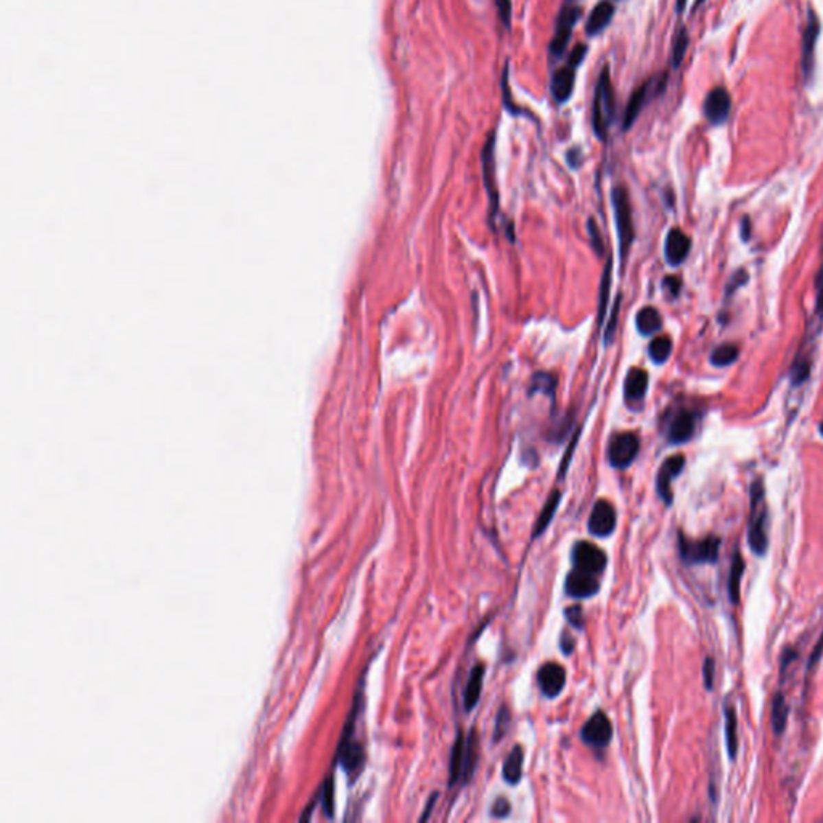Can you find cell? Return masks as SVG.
Instances as JSON below:
<instances>
[{"label": "cell", "mask_w": 823, "mask_h": 823, "mask_svg": "<svg viewBox=\"0 0 823 823\" xmlns=\"http://www.w3.org/2000/svg\"><path fill=\"white\" fill-rule=\"evenodd\" d=\"M751 507H750V524H747V544L756 555L767 552L769 534H767V505H765V491L763 479H756L751 484L750 491Z\"/></svg>", "instance_id": "cell-1"}, {"label": "cell", "mask_w": 823, "mask_h": 823, "mask_svg": "<svg viewBox=\"0 0 823 823\" xmlns=\"http://www.w3.org/2000/svg\"><path fill=\"white\" fill-rule=\"evenodd\" d=\"M611 203L614 209L616 229L619 237V251L623 262L629 255L630 244L634 242V225H632V208H630L629 194L624 187H616L611 192Z\"/></svg>", "instance_id": "cell-2"}, {"label": "cell", "mask_w": 823, "mask_h": 823, "mask_svg": "<svg viewBox=\"0 0 823 823\" xmlns=\"http://www.w3.org/2000/svg\"><path fill=\"white\" fill-rule=\"evenodd\" d=\"M614 115V93L611 87V79L608 74V68H603L601 71L599 86H596L595 100H594V129L596 137L605 140L606 129H608L610 116Z\"/></svg>", "instance_id": "cell-3"}, {"label": "cell", "mask_w": 823, "mask_h": 823, "mask_svg": "<svg viewBox=\"0 0 823 823\" xmlns=\"http://www.w3.org/2000/svg\"><path fill=\"white\" fill-rule=\"evenodd\" d=\"M721 544L722 540L717 535H708L702 540H690L684 534H679L680 557L688 564L716 563Z\"/></svg>", "instance_id": "cell-4"}, {"label": "cell", "mask_w": 823, "mask_h": 823, "mask_svg": "<svg viewBox=\"0 0 823 823\" xmlns=\"http://www.w3.org/2000/svg\"><path fill=\"white\" fill-rule=\"evenodd\" d=\"M640 450V439L636 432H618L610 439L608 462L613 468H627L637 459Z\"/></svg>", "instance_id": "cell-5"}, {"label": "cell", "mask_w": 823, "mask_h": 823, "mask_svg": "<svg viewBox=\"0 0 823 823\" xmlns=\"http://www.w3.org/2000/svg\"><path fill=\"white\" fill-rule=\"evenodd\" d=\"M474 735H472L468 738L467 746H465L463 743V737L459 735L457 741H455L454 750H452V757H450V780H449V787H454L455 783L459 782V778L465 777V780H468L470 774H472L473 769V763H474V751H476V747H474Z\"/></svg>", "instance_id": "cell-6"}, {"label": "cell", "mask_w": 823, "mask_h": 823, "mask_svg": "<svg viewBox=\"0 0 823 823\" xmlns=\"http://www.w3.org/2000/svg\"><path fill=\"white\" fill-rule=\"evenodd\" d=\"M572 563L576 569L599 576L600 572L605 571L608 558L603 550L596 547L595 544L581 540L572 547Z\"/></svg>", "instance_id": "cell-7"}, {"label": "cell", "mask_w": 823, "mask_h": 823, "mask_svg": "<svg viewBox=\"0 0 823 823\" xmlns=\"http://www.w3.org/2000/svg\"><path fill=\"white\" fill-rule=\"evenodd\" d=\"M666 86V76L651 79V81H648L637 89L636 92L632 93V97H630V100L627 103V108H625L624 113V129L627 130L632 128V124L636 122V119L640 115V111L643 110V106H645V103L648 100V97L651 95V91H661Z\"/></svg>", "instance_id": "cell-8"}, {"label": "cell", "mask_w": 823, "mask_h": 823, "mask_svg": "<svg viewBox=\"0 0 823 823\" xmlns=\"http://www.w3.org/2000/svg\"><path fill=\"white\" fill-rule=\"evenodd\" d=\"M582 740L589 746L594 747H605L610 745L611 737H613V726L605 712H595L592 716L581 732Z\"/></svg>", "instance_id": "cell-9"}, {"label": "cell", "mask_w": 823, "mask_h": 823, "mask_svg": "<svg viewBox=\"0 0 823 823\" xmlns=\"http://www.w3.org/2000/svg\"><path fill=\"white\" fill-rule=\"evenodd\" d=\"M616 523H618V515H616L614 507L608 500L596 502L589 518L590 534L595 537H608L614 533Z\"/></svg>", "instance_id": "cell-10"}, {"label": "cell", "mask_w": 823, "mask_h": 823, "mask_svg": "<svg viewBox=\"0 0 823 823\" xmlns=\"http://www.w3.org/2000/svg\"><path fill=\"white\" fill-rule=\"evenodd\" d=\"M685 467V457L684 455H672V457L666 459L664 463L661 465L660 472H658L656 476V491L660 494V497L662 498V502L666 503V505H671L672 503V479L677 478L680 474L682 470Z\"/></svg>", "instance_id": "cell-11"}, {"label": "cell", "mask_w": 823, "mask_h": 823, "mask_svg": "<svg viewBox=\"0 0 823 823\" xmlns=\"http://www.w3.org/2000/svg\"><path fill=\"white\" fill-rule=\"evenodd\" d=\"M494 145L496 135L494 132L487 137V142L483 148V178L486 185L489 201H491V219L498 213V194L496 185V166H494Z\"/></svg>", "instance_id": "cell-12"}, {"label": "cell", "mask_w": 823, "mask_h": 823, "mask_svg": "<svg viewBox=\"0 0 823 823\" xmlns=\"http://www.w3.org/2000/svg\"><path fill=\"white\" fill-rule=\"evenodd\" d=\"M581 18V8L579 7H568L564 8V10L559 13L558 16V23H557V32H555L552 44H550V54L555 56H559L566 49L569 37H571V31L575 25L577 23V20Z\"/></svg>", "instance_id": "cell-13"}, {"label": "cell", "mask_w": 823, "mask_h": 823, "mask_svg": "<svg viewBox=\"0 0 823 823\" xmlns=\"http://www.w3.org/2000/svg\"><path fill=\"white\" fill-rule=\"evenodd\" d=\"M818 34H820V21H818L815 13L809 12L807 26H806V31H804V36H802V55H801L802 71H804V76H806V79L812 78V73H813V63H815V45L818 40Z\"/></svg>", "instance_id": "cell-14"}, {"label": "cell", "mask_w": 823, "mask_h": 823, "mask_svg": "<svg viewBox=\"0 0 823 823\" xmlns=\"http://www.w3.org/2000/svg\"><path fill=\"white\" fill-rule=\"evenodd\" d=\"M704 116L711 124L717 126L722 124L730 115L732 110V98L723 87H716L708 93L706 100H704Z\"/></svg>", "instance_id": "cell-15"}, {"label": "cell", "mask_w": 823, "mask_h": 823, "mask_svg": "<svg viewBox=\"0 0 823 823\" xmlns=\"http://www.w3.org/2000/svg\"><path fill=\"white\" fill-rule=\"evenodd\" d=\"M600 589V582L595 575L581 571V569H572L564 582V590L569 596L575 599H589L594 596Z\"/></svg>", "instance_id": "cell-16"}, {"label": "cell", "mask_w": 823, "mask_h": 823, "mask_svg": "<svg viewBox=\"0 0 823 823\" xmlns=\"http://www.w3.org/2000/svg\"><path fill=\"white\" fill-rule=\"evenodd\" d=\"M539 688L547 698H555L561 693L566 685V671L557 662H547L537 672Z\"/></svg>", "instance_id": "cell-17"}, {"label": "cell", "mask_w": 823, "mask_h": 823, "mask_svg": "<svg viewBox=\"0 0 823 823\" xmlns=\"http://www.w3.org/2000/svg\"><path fill=\"white\" fill-rule=\"evenodd\" d=\"M695 432V415L690 410L682 408L671 418L667 426V439L671 444H684L691 439Z\"/></svg>", "instance_id": "cell-18"}, {"label": "cell", "mask_w": 823, "mask_h": 823, "mask_svg": "<svg viewBox=\"0 0 823 823\" xmlns=\"http://www.w3.org/2000/svg\"><path fill=\"white\" fill-rule=\"evenodd\" d=\"M690 246H691L690 238L686 237V235L682 232L680 229H672L671 232L667 233V238L664 243L666 261L669 262L671 266L682 264V262L686 259V256H688Z\"/></svg>", "instance_id": "cell-19"}, {"label": "cell", "mask_w": 823, "mask_h": 823, "mask_svg": "<svg viewBox=\"0 0 823 823\" xmlns=\"http://www.w3.org/2000/svg\"><path fill=\"white\" fill-rule=\"evenodd\" d=\"M648 389V373L643 369H632L629 371L624 384V396L629 404L642 402Z\"/></svg>", "instance_id": "cell-20"}, {"label": "cell", "mask_w": 823, "mask_h": 823, "mask_svg": "<svg viewBox=\"0 0 823 823\" xmlns=\"http://www.w3.org/2000/svg\"><path fill=\"white\" fill-rule=\"evenodd\" d=\"M572 89H575V68H559L552 79L553 98L558 103L568 102L572 95Z\"/></svg>", "instance_id": "cell-21"}, {"label": "cell", "mask_w": 823, "mask_h": 823, "mask_svg": "<svg viewBox=\"0 0 823 823\" xmlns=\"http://www.w3.org/2000/svg\"><path fill=\"white\" fill-rule=\"evenodd\" d=\"M614 15V7L611 5V2H600L599 5H596L592 13L589 15V20H587L586 25V31L589 36H595L599 34L605 30L606 26H608V23L613 20Z\"/></svg>", "instance_id": "cell-22"}, {"label": "cell", "mask_w": 823, "mask_h": 823, "mask_svg": "<svg viewBox=\"0 0 823 823\" xmlns=\"http://www.w3.org/2000/svg\"><path fill=\"white\" fill-rule=\"evenodd\" d=\"M523 763H524V751L520 745H515L510 754L507 756L505 764H503L502 774L503 780L510 785H516L523 775Z\"/></svg>", "instance_id": "cell-23"}, {"label": "cell", "mask_w": 823, "mask_h": 823, "mask_svg": "<svg viewBox=\"0 0 823 823\" xmlns=\"http://www.w3.org/2000/svg\"><path fill=\"white\" fill-rule=\"evenodd\" d=\"M484 664H476L473 667L472 674H470L468 684L465 686V696H463V702H465V709L467 711H472V709L476 706L479 702V696H481V688H483V677H484Z\"/></svg>", "instance_id": "cell-24"}, {"label": "cell", "mask_w": 823, "mask_h": 823, "mask_svg": "<svg viewBox=\"0 0 823 823\" xmlns=\"http://www.w3.org/2000/svg\"><path fill=\"white\" fill-rule=\"evenodd\" d=\"M723 719H726V741L728 757L735 761L738 752V719L737 709L732 704H726L723 708Z\"/></svg>", "instance_id": "cell-25"}, {"label": "cell", "mask_w": 823, "mask_h": 823, "mask_svg": "<svg viewBox=\"0 0 823 823\" xmlns=\"http://www.w3.org/2000/svg\"><path fill=\"white\" fill-rule=\"evenodd\" d=\"M559 500H561V492L553 491L552 494H550V497L547 498V503L544 505V509H542V511H540L539 518L534 524V531H533L534 539H537L539 535H542L544 531L548 528L550 521L553 520L555 511H557V509H558Z\"/></svg>", "instance_id": "cell-26"}, {"label": "cell", "mask_w": 823, "mask_h": 823, "mask_svg": "<svg viewBox=\"0 0 823 823\" xmlns=\"http://www.w3.org/2000/svg\"><path fill=\"white\" fill-rule=\"evenodd\" d=\"M636 325L637 330L640 332L643 336H648L660 330L662 325V318L655 308H643L642 310H638Z\"/></svg>", "instance_id": "cell-27"}, {"label": "cell", "mask_w": 823, "mask_h": 823, "mask_svg": "<svg viewBox=\"0 0 823 823\" xmlns=\"http://www.w3.org/2000/svg\"><path fill=\"white\" fill-rule=\"evenodd\" d=\"M743 572H745V561H743L740 552H737L732 561L730 576H728V595H730V601L733 605H737L738 600H740V582Z\"/></svg>", "instance_id": "cell-28"}, {"label": "cell", "mask_w": 823, "mask_h": 823, "mask_svg": "<svg viewBox=\"0 0 823 823\" xmlns=\"http://www.w3.org/2000/svg\"><path fill=\"white\" fill-rule=\"evenodd\" d=\"M770 721H772V728L775 735H782L788 722V706L782 693H777L774 696Z\"/></svg>", "instance_id": "cell-29"}, {"label": "cell", "mask_w": 823, "mask_h": 823, "mask_svg": "<svg viewBox=\"0 0 823 823\" xmlns=\"http://www.w3.org/2000/svg\"><path fill=\"white\" fill-rule=\"evenodd\" d=\"M815 290H817V301H815V314H813L812 318V325L809 327V335L807 338L811 336V341L815 340V336L820 333L822 325H823V266L820 272H818L817 280H815Z\"/></svg>", "instance_id": "cell-30"}, {"label": "cell", "mask_w": 823, "mask_h": 823, "mask_svg": "<svg viewBox=\"0 0 823 823\" xmlns=\"http://www.w3.org/2000/svg\"><path fill=\"white\" fill-rule=\"evenodd\" d=\"M672 352V341L667 336H658L650 343L648 354L655 364H664Z\"/></svg>", "instance_id": "cell-31"}, {"label": "cell", "mask_w": 823, "mask_h": 823, "mask_svg": "<svg viewBox=\"0 0 823 823\" xmlns=\"http://www.w3.org/2000/svg\"><path fill=\"white\" fill-rule=\"evenodd\" d=\"M610 290H611V259L606 261V266L603 269V277H601V283H600V299H599V325H601L605 321V315H606V305H608V299H610Z\"/></svg>", "instance_id": "cell-32"}, {"label": "cell", "mask_w": 823, "mask_h": 823, "mask_svg": "<svg viewBox=\"0 0 823 823\" xmlns=\"http://www.w3.org/2000/svg\"><path fill=\"white\" fill-rule=\"evenodd\" d=\"M738 359V346L727 343L716 347L711 354V364L716 367H727Z\"/></svg>", "instance_id": "cell-33"}, {"label": "cell", "mask_w": 823, "mask_h": 823, "mask_svg": "<svg viewBox=\"0 0 823 823\" xmlns=\"http://www.w3.org/2000/svg\"><path fill=\"white\" fill-rule=\"evenodd\" d=\"M688 42H690L688 32L682 27V30L679 31V34L675 36L674 47H672V58H671L672 68L677 69L682 65V61H684V56H685V51H686V49H688Z\"/></svg>", "instance_id": "cell-34"}, {"label": "cell", "mask_w": 823, "mask_h": 823, "mask_svg": "<svg viewBox=\"0 0 823 823\" xmlns=\"http://www.w3.org/2000/svg\"><path fill=\"white\" fill-rule=\"evenodd\" d=\"M555 386H557V382H555V378L552 375L537 373V375H534L533 382H531L529 393L531 394H537V393L553 394Z\"/></svg>", "instance_id": "cell-35"}, {"label": "cell", "mask_w": 823, "mask_h": 823, "mask_svg": "<svg viewBox=\"0 0 823 823\" xmlns=\"http://www.w3.org/2000/svg\"><path fill=\"white\" fill-rule=\"evenodd\" d=\"M564 616L568 618L569 624H572V627H576V629L584 627L586 618H584V611H582V606H579V605L569 606V608L564 610Z\"/></svg>", "instance_id": "cell-36"}, {"label": "cell", "mask_w": 823, "mask_h": 823, "mask_svg": "<svg viewBox=\"0 0 823 823\" xmlns=\"http://www.w3.org/2000/svg\"><path fill=\"white\" fill-rule=\"evenodd\" d=\"M510 726V712L507 708H502L500 711H498L497 721H496V735H494V740H500V738L505 735V730Z\"/></svg>", "instance_id": "cell-37"}, {"label": "cell", "mask_w": 823, "mask_h": 823, "mask_svg": "<svg viewBox=\"0 0 823 823\" xmlns=\"http://www.w3.org/2000/svg\"><path fill=\"white\" fill-rule=\"evenodd\" d=\"M587 230H589V237H590L592 246H594V249H595L596 253H599V255H601V253H603V240H601L599 225L595 224L594 219H589V225H587Z\"/></svg>", "instance_id": "cell-38"}, {"label": "cell", "mask_w": 823, "mask_h": 823, "mask_svg": "<svg viewBox=\"0 0 823 823\" xmlns=\"http://www.w3.org/2000/svg\"><path fill=\"white\" fill-rule=\"evenodd\" d=\"M714 672H716V662H714L712 658H706V660H704V664H703V679H704V686H706L708 690H712Z\"/></svg>", "instance_id": "cell-39"}, {"label": "cell", "mask_w": 823, "mask_h": 823, "mask_svg": "<svg viewBox=\"0 0 823 823\" xmlns=\"http://www.w3.org/2000/svg\"><path fill=\"white\" fill-rule=\"evenodd\" d=\"M618 310H619V296H618V299H616L614 308H613V314H611L608 327H606V332H605V345L606 346H608L610 343H613V336H614V332H616V321H618Z\"/></svg>", "instance_id": "cell-40"}, {"label": "cell", "mask_w": 823, "mask_h": 823, "mask_svg": "<svg viewBox=\"0 0 823 823\" xmlns=\"http://www.w3.org/2000/svg\"><path fill=\"white\" fill-rule=\"evenodd\" d=\"M496 3H497L498 16H500L502 23L507 27H510V25H511V0H497Z\"/></svg>", "instance_id": "cell-41"}, {"label": "cell", "mask_w": 823, "mask_h": 823, "mask_svg": "<svg viewBox=\"0 0 823 823\" xmlns=\"http://www.w3.org/2000/svg\"><path fill=\"white\" fill-rule=\"evenodd\" d=\"M509 813H510V802L507 801L505 798H498L492 806V815L502 818V817L509 815Z\"/></svg>", "instance_id": "cell-42"}, {"label": "cell", "mask_w": 823, "mask_h": 823, "mask_svg": "<svg viewBox=\"0 0 823 823\" xmlns=\"http://www.w3.org/2000/svg\"><path fill=\"white\" fill-rule=\"evenodd\" d=\"M662 286H664V288L667 291H669L671 296H677V294L680 293L682 281H680V279H677V277L669 275V277H666L664 281H662Z\"/></svg>", "instance_id": "cell-43"}, {"label": "cell", "mask_w": 823, "mask_h": 823, "mask_svg": "<svg viewBox=\"0 0 823 823\" xmlns=\"http://www.w3.org/2000/svg\"><path fill=\"white\" fill-rule=\"evenodd\" d=\"M584 56H586V47L584 45H577L576 49L572 50L571 56H569L568 67H571V68L576 69L581 65V61L584 60Z\"/></svg>", "instance_id": "cell-44"}, {"label": "cell", "mask_w": 823, "mask_h": 823, "mask_svg": "<svg viewBox=\"0 0 823 823\" xmlns=\"http://www.w3.org/2000/svg\"><path fill=\"white\" fill-rule=\"evenodd\" d=\"M746 280H747V274H746V272L745 270H738L737 274L732 277L730 283H728V286H727V294H730L732 291H735L738 288V286L745 283Z\"/></svg>", "instance_id": "cell-45"}, {"label": "cell", "mask_w": 823, "mask_h": 823, "mask_svg": "<svg viewBox=\"0 0 823 823\" xmlns=\"http://www.w3.org/2000/svg\"><path fill=\"white\" fill-rule=\"evenodd\" d=\"M559 647H561L563 653H566V655H569V653L575 650V638L569 636L568 632H563L561 638H559Z\"/></svg>", "instance_id": "cell-46"}, {"label": "cell", "mask_w": 823, "mask_h": 823, "mask_svg": "<svg viewBox=\"0 0 823 823\" xmlns=\"http://www.w3.org/2000/svg\"><path fill=\"white\" fill-rule=\"evenodd\" d=\"M822 651H823V634H822L820 640L817 642L815 648H813V653H812V656H811V661H809V667H812L813 664H815V662H817L818 660H820Z\"/></svg>", "instance_id": "cell-47"}, {"label": "cell", "mask_w": 823, "mask_h": 823, "mask_svg": "<svg viewBox=\"0 0 823 823\" xmlns=\"http://www.w3.org/2000/svg\"><path fill=\"white\" fill-rule=\"evenodd\" d=\"M568 161H569V166H572V167L579 166V161H581V152H579V150H577V148L571 150V152L568 153Z\"/></svg>", "instance_id": "cell-48"}, {"label": "cell", "mask_w": 823, "mask_h": 823, "mask_svg": "<svg viewBox=\"0 0 823 823\" xmlns=\"http://www.w3.org/2000/svg\"><path fill=\"white\" fill-rule=\"evenodd\" d=\"M436 799H437V793L432 794V796L430 798V801H428V806H426V809H425V813H423L421 818H420L421 822L428 820V817H430V813H431V811H432V807H434V804H436Z\"/></svg>", "instance_id": "cell-49"}, {"label": "cell", "mask_w": 823, "mask_h": 823, "mask_svg": "<svg viewBox=\"0 0 823 823\" xmlns=\"http://www.w3.org/2000/svg\"><path fill=\"white\" fill-rule=\"evenodd\" d=\"M743 240H750V219H743Z\"/></svg>", "instance_id": "cell-50"}, {"label": "cell", "mask_w": 823, "mask_h": 823, "mask_svg": "<svg viewBox=\"0 0 823 823\" xmlns=\"http://www.w3.org/2000/svg\"><path fill=\"white\" fill-rule=\"evenodd\" d=\"M686 5V0H677V12L682 13Z\"/></svg>", "instance_id": "cell-51"}, {"label": "cell", "mask_w": 823, "mask_h": 823, "mask_svg": "<svg viewBox=\"0 0 823 823\" xmlns=\"http://www.w3.org/2000/svg\"><path fill=\"white\" fill-rule=\"evenodd\" d=\"M820 432L823 434V423H822V426H820Z\"/></svg>", "instance_id": "cell-52"}]
</instances>
